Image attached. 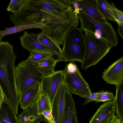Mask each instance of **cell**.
<instances>
[{
  "label": "cell",
  "instance_id": "cell-7",
  "mask_svg": "<svg viewBox=\"0 0 123 123\" xmlns=\"http://www.w3.org/2000/svg\"><path fill=\"white\" fill-rule=\"evenodd\" d=\"M64 70L65 86L67 89L72 94L85 98L92 92L89 85L84 79L78 67L71 73L66 72V67Z\"/></svg>",
  "mask_w": 123,
  "mask_h": 123
},
{
  "label": "cell",
  "instance_id": "cell-27",
  "mask_svg": "<svg viewBox=\"0 0 123 123\" xmlns=\"http://www.w3.org/2000/svg\"><path fill=\"white\" fill-rule=\"evenodd\" d=\"M112 5L111 11L117 24L119 22H123V12L118 9L114 4L111 2Z\"/></svg>",
  "mask_w": 123,
  "mask_h": 123
},
{
  "label": "cell",
  "instance_id": "cell-24",
  "mask_svg": "<svg viewBox=\"0 0 123 123\" xmlns=\"http://www.w3.org/2000/svg\"><path fill=\"white\" fill-rule=\"evenodd\" d=\"M28 57L30 62L35 65L38 62L49 58L52 57L55 54L49 53H43L32 51Z\"/></svg>",
  "mask_w": 123,
  "mask_h": 123
},
{
  "label": "cell",
  "instance_id": "cell-17",
  "mask_svg": "<svg viewBox=\"0 0 123 123\" xmlns=\"http://www.w3.org/2000/svg\"><path fill=\"white\" fill-rule=\"evenodd\" d=\"M17 115L5 100L0 109V123H19Z\"/></svg>",
  "mask_w": 123,
  "mask_h": 123
},
{
  "label": "cell",
  "instance_id": "cell-16",
  "mask_svg": "<svg viewBox=\"0 0 123 123\" xmlns=\"http://www.w3.org/2000/svg\"><path fill=\"white\" fill-rule=\"evenodd\" d=\"M60 59H55L51 57L45 59L35 65V67L43 78L49 76L55 72L56 63L61 61Z\"/></svg>",
  "mask_w": 123,
  "mask_h": 123
},
{
  "label": "cell",
  "instance_id": "cell-9",
  "mask_svg": "<svg viewBox=\"0 0 123 123\" xmlns=\"http://www.w3.org/2000/svg\"><path fill=\"white\" fill-rule=\"evenodd\" d=\"M67 88L64 80L61 83L54 98L51 112L55 123H62L65 115V92Z\"/></svg>",
  "mask_w": 123,
  "mask_h": 123
},
{
  "label": "cell",
  "instance_id": "cell-25",
  "mask_svg": "<svg viewBox=\"0 0 123 123\" xmlns=\"http://www.w3.org/2000/svg\"><path fill=\"white\" fill-rule=\"evenodd\" d=\"M115 96L113 93L104 90L99 96L97 100L95 101V103L102 102L104 103L108 101L113 100L115 98Z\"/></svg>",
  "mask_w": 123,
  "mask_h": 123
},
{
  "label": "cell",
  "instance_id": "cell-10",
  "mask_svg": "<svg viewBox=\"0 0 123 123\" xmlns=\"http://www.w3.org/2000/svg\"><path fill=\"white\" fill-rule=\"evenodd\" d=\"M21 45L24 49L30 52L36 51L43 53H55L50 49L42 43L38 39L37 34L29 33L25 31L20 38Z\"/></svg>",
  "mask_w": 123,
  "mask_h": 123
},
{
  "label": "cell",
  "instance_id": "cell-15",
  "mask_svg": "<svg viewBox=\"0 0 123 123\" xmlns=\"http://www.w3.org/2000/svg\"><path fill=\"white\" fill-rule=\"evenodd\" d=\"M72 94L66 89L65 94V115L62 123H79L77 115L75 103Z\"/></svg>",
  "mask_w": 123,
  "mask_h": 123
},
{
  "label": "cell",
  "instance_id": "cell-36",
  "mask_svg": "<svg viewBox=\"0 0 123 123\" xmlns=\"http://www.w3.org/2000/svg\"></svg>",
  "mask_w": 123,
  "mask_h": 123
},
{
  "label": "cell",
  "instance_id": "cell-2",
  "mask_svg": "<svg viewBox=\"0 0 123 123\" xmlns=\"http://www.w3.org/2000/svg\"><path fill=\"white\" fill-rule=\"evenodd\" d=\"M13 48L8 42L0 43V87L5 100L17 115L19 99L16 86L15 66L17 55Z\"/></svg>",
  "mask_w": 123,
  "mask_h": 123
},
{
  "label": "cell",
  "instance_id": "cell-20",
  "mask_svg": "<svg viewBox=\"0 0 123 123\" xmlns=\"http://www.w3.org/2000/svg\"><path fill=\"white\" fill-rule=\"evenodd\" d=\"M115 101L116 112L121 123H123V81L116 85Z\"/></svg>",
  "mask_w": 123,
  "mask_h": 123
},
{
  "label": "cell",
  "instance_id": "cell-8",
  "mask_svg": "<svg viewBox=\"0 0 123 123\" xmlns=\"http://www.w3.org/2000/svg\"><path fill=\"white\" fill-rule=\"evenodd\" d=\"M65 70H58L51 75L43 78L41 83V92L48 96L51 106L59 87L64 80Z\"/></svg>",
  "mask_w": 123,
  "mask_h": 123
},
{
  "label": "cell",
  "instance_id": "cell-30",
  "mask_svg": "<svg viewBox=\"0 0 123 123\" xmlns=\"http://www.w3.org/2000/svg\"><path fill=\"white\" fill-rule=\"evenodd\" d=\"M69 4L73 7L74 12L77 14L81 10L78 2V0H67Z\"/></svg>",
  "mask_w": 123,
  "mask_h": 123
},
{
  "label": "cell",
  "instance_id": "cell-26",
  "mask_svg": "<svg viewBox=\"0 0 123 123\" xmlns=\"http://www.w3.org/2000/svg\"><path fill=\"white\" fill-rule=\"evenodd\" d=\"M23 1V0H11L6 10L15 14L21 7Z\"/></svg>",
  "mask_w": 123,
  "mask_h": 123
},
{
  "label": "cell",
  "instance_id": "cell-29",
  "mask_svg": "<svg viewBox=\"0 0 123 123\" xmlns=\"http://www.w3.org/2000/svg\"><path fill=\"white\" fill-rule=\"evenodd\" d=\"M42 115L44 117V121L47 123H55L52 115L51 110L46 111L43 112Z\"/></svg>",
  "mask_w": 123,
  "mask_h": 123
},
{
  "label": "cell",
  "instance_id": "cell-34",
  "mask_svg": "<svg viewBox=\"0 0 123 123\" xmlns=\"http://www.w3.org/2000/svg\"><path fill=\"white\" fill-rule=\"evenodd\" d=\"M2 38V37L0 36V43L2 42L1 41V39Z\"/></svg>",
  "mask_w": 123,
  "mask_h": 123
},
{
  "label": "cell",
  "instance_id": "cell-21",
  "mask_svg": "<svg viewBox=\"0 0 123 123\" xmlns=\"http://www.w3.org/2000/svg\"><path fill=\"white\" fill-rule=\"evenodd\" d=\"M43 26V24H18L14 25L13 27L6 28L5 30L0 31V36L2 38L6 35L20 32L27 29L33 28L41 29Z\"/></svg>",
  "mask_w": 123,
  "mask_h": 123
},
{
  "label": "cell",
  "instance_id": "cell-33",
  "mask_svg": "<svg viewBox=\"0 0 123 123\" xmlns=\"http://www.w3.org/2000/svg\"><path fill=\"white\" fill-rule=\"evenodd\" d=\"M5 100L3 92L0 87V109L2 103Z\"/></svg>",
  "mask_w": 123,
  "mask_h": 123
},
{
  "label": "cell",
  "instance_id": "cell-22",
  "mask_svg": "<svg viewBox=\"0 0 123 123\" xmlns=\"http://www.w3.org/2000/svg\"><path fill=\"white\" fill-rule=\"evenodd\" d=\"M98 10L105 19L116 22L111 11L112 5L106 0H97Z\"/></svg>",
  "mask_w": 123,
  "mask_h": 123
},
{
  "label": "cell",
  "instance_id": "cell-4",
  "mask_svg": "<svg viewBox=\"0 0 123 123\" xmlns=\"http://www.w3.org/2000/svg\"><path fill=\"white\" fill-rule=\"evenodd\" d=\"M85 32L83 35L86 50L81 66L82 69L95 65L106 55L111 48L109 44L104 39L97 38L94 34L91 32Z\"/></svg>",
  "mask_w": 123,
  "mask_h": 123
},
{
  "label": "cell",
  "instance_id": "cell-5",
  "mask_svg": "<svg viewBox=\"0 0 123 123\" xmlns=\"http://www.w3.org/2000/svg\"><path fill=\"white\" fill-rule=\"evenodd\" d=\"M83 34L80 28L73 27L68 31L62 50L64 62L78 61L82 63L86 50Z\"/></svg>",
  "mask_w": 123,
  "mask_h": 123
},
{
  "label": "cell",
  "instance_id": "cell-28",
  "mask_svg": "<svg viewBox=\"0 0 123 123\" xmlns=\"http://www.w3.org/2000/svg\"><path fill=\"white\" fill-rule=\"evenodd\" d=\"M104 91V90H103L95 93L92 92L85 98V100L83 103V105H85L93 101H96L99 96Z\"/></svg>",
  "mask_w": 123,
  "mask_h": 123
},
{
  "label": "cell",
  "instance_id": "cell-3",
  "mask_svg": "<svg viewBox=\"0 0 123 123\" xmlns=\"http://www.w3.org/2000/svg\"><path fill=\"white\" fill-rule=\"evenodd\" d=\"M78 15L80 23V28L82 31L91 32L97 38L104 39L111 48L118 44V38L111 23L100 22L82 10L80 11Z\"/></svg>",
  "mask_w": 123,
  "mask_h": 123
},
{
  "label": "cell",
  "instance_id": "cell-12",
  "mask_svg": "<svg viewBox=\"0 0 123 123\" xmlns=\"http://www.w3.org/2000/svg\"><path fill=\"white\" fill-rule=\"evenodd\" d=\"M115 112L114 99L104 102L100 106L89 123H108L115 115Z\"/></svg>",
  "mask_w": 123,
  "mask_h": 123
},
{
  "label": "cell",
  "instance_id": "cell-35",
  "mask_svg": "<svg viewBox=\"0 0 123 123\" xmlns=\"http://www.w3.org/2000/svg\"><path fill=\"white\" fill-rule=\"evenodd\" d=\"M110 121L109 122H108V123H110Z\"/></svg>",
  "mask_w": 123,
  "mask_h": 123
},
{
  "label": "cell",
  "instance_id": "cell-23",
  "mask_svg": "<svg viewBox=\"0 0 123 123\" xmlns=\"http://www.w3.org/2000/svg\"><path fill=\"white\" fill-rule=\"evenodd\" d=\"M37 113L39 115L46 111L51 110L52 106L49 98L46 94L41 92L37 102Z\"/></svg>",
  "mask_w": 123,
  "mask_h": 123
},
{
  "label": "cell",
  "instance_id": "cell-19",
  "mask_svg": "<svg viewBox=\"0 0 123 123\" xmlns=\"http://www.w3.org/2000/svg\"><path fill=\"white\" fill-rule=\"evenodd\" d=\"M37 34L38 39L40 42L52 50L61 61H64L62 50L59 45L47 35L39 33Z\"/></svg>",
  "mask_w": 123,
  "mask_h": 123
},
{
  "label": "cell",
  "instance_id": "cell-1",
  "mask_svg": "<svg viewBox=\"0 0 123 123\" xmlns=\"http://www.w3.org/2000/svg\"><path fill=\"white\" fill-rule=\"evenodd\" d=\"M24 3L42 15L41 32L57 43L63 42L70 29L78 25V15L67 0H24Z\"/></svg>",
  "mask_w": 123,
  "mask_h": 123
},
{
  "label": "cell",
  "instance_id": "cell-31",
  "mask_svg": "<svg viewBox=\"0 0 123 123\" xmlns=\"http://www.w3.org/2000/svg\"><path fill=\"white\" fill-rule=\"evenodd\" d=\"M117 24L118 28L117 31L120 37L123 38V22H119Z\"/></svg>",
  "mask_w": 123,
  "mask_h": 123
},
{
  "label": "cell",
  "instance_id": "cell-18",
  "mask_svg": "<svg viewBox=\"0 0 123 123\" xmlns=\"http://www.w3.org/2000/svg\"><path fill=\"white\" fill-rule=\"evenodd\" d=\"M18 117L19 123H40L44 119L43 115H38L36 110L32 107L23 110Z\"/></svg>",
  "mask_w": 123,
  "mask_h": 123
},
{
  "label": "cell",
  "instance_id": "cell-13",
  "mask_svg": "<svg viewBox=\"0 0 123 123\" xmlns=\"http://www.w3.org/2000/svg\"><path fill=\"white\" fill-rule=\"evenodd\" d=\"M41 93V83L32 86L19 98V104L23 110L33 106L37 102Z\"/></svg>",
  "mask_w": 123,
  "mask_h": 123
},
{
  "label": "cell",
  "instance_id": "cell-14",
  "mask_svg": "<svg viewBox=\"0 0 123 123\" xmlns=\"http://www.w3.org/2000/svg\"><path fill=\"white\" fill-rule=\"evenodd\" d=\"M80 8L85 13L102 23L108 22L99 12L97 0H78Z\"/></svg>",
  "mask_w": 123,
  "mask_h": 123
},
{
  "label": "cell",
  "instance_id": "cell-32",
  "mask_svg": "<svg viewBox=\"0 0 123 123\" xmlns=\"http://www.w3.org/2000/svg\"><path fill=\"white\" fill-rule=\"evenodd\" d=\"M110 123H121L118 116L116 115L114 116L111 118Z\"/></svg>",
  "mask_w": 123,
  "mask_h": 123
},
{
  "label": "cell",
  "instance_id": "cell-11",
  "mask_svg": "<svg viewBox=\"0 0 123 123\" xmlns=\"http://www.w3.org/2000/svg\"><path fill=\"white\" fill-rule=\"evenodd\" d=\"M102 77L107 83L116 85L123 81V56L105 70Z\"/></svg>",
  "mask_w": 123,
  "mask_h": 123
},
{
  "label": "cell",
  "instance_id": "cell-6",
  "mask_svg": "<svg viewBox=\"0 0 123 123\" xmlns=\"http://www.w3.org/2000/svg\"><path fill=\"white\" fill-rule=\"evenodd\" d=\"M43 77L28 58L20 62L15 68V81L19 98L21 95L32 86L41 83Z\"/></svg>",
  "mask_w": 123,
  "mask_h": 123
}]
</instances>
